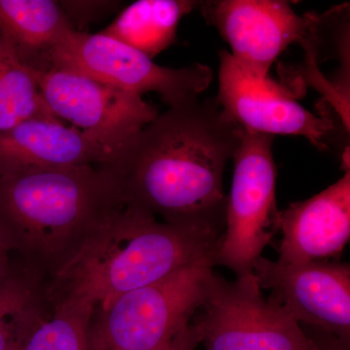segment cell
I'll return each mask as SVG.
<instances>
[{
    "label": "cell",
    "mask_w": 350,
    "mask_h": 350,
    "mask_svg": "<svg viewBox=\"0 0 350 350\" xmlns=\"http://www.w3.org/2000/svg\"><path fill=\"white\" fill-rule=\"evenodd\" d=\"M239 135L215 100L170 107L133 137L115 167L126 204L170 224L222 229L223 174Z\"/></svg>",
    "instance_id": "1"
},
{
    "label": "cell",
    "mask_w": 350,
    "mask_h": 350,
    "mask_svg": "<svg viewBox=\"0 0 350 350\" xmlns=\"http://www.w3.org/2000/svg\"><path fill=\"white\" fill-rule=\"evenodd\" d=\"M209 225L170 224L126 204L105 216L50 271L44 297L52 310L91 321L119 297L184 267L211 262L223 231Z\"/></svg>",
    "instance_id": "2"
},
{
    "label": "cell",
    "mask_w": 350,
    "mask_h": 350,
    "mask_svg": "<svg viewBox=\"0 0 350 350\" xmlns=\"http://www.w3.org/2000/svg\"><path fill=\"white\" fill-rule=\"evenodd\" d=\"M126 204L116 167L0 165V223L38 273L52 271L92 228Z\"/></svg>",
    "instance_id": "3"
},
{
    "label": "cell",
    "mask_w": 350,
    "mask_h": 350,
    "mask_svg": "<svg viewBox=\"0 0 350 350\" xmlns=\"http://www.w3.org/2000/svg\"><path fill=\"white\" fill-rule=\"evenodd\" d=\"M214 266L190 265L119 297L92 319L91 350H158L170 344L206 303Z\"/></svg>",
    "instance_id": "4"
},
{
    "label": "cell",
    "mask_w": 350,
    "mask_h": 350,
    "mask_svg": "<svg viewBox=\"0 0 350 350\" xmlns=\"http://www.w3.org/2000/svg\"><path fill=\"white\" fill-rule=\"evenodd\" d=\"M47 68L75 71L133 96L157 93L170 107L199 100L213 78V70L204 64L165 68L101 32L76 29L50 53Z\"/></svg>",
    "instance_id": "5"
},
{
    "label": "cell",
    "mask_w": 350,
    "mask_h": 350,
    "mask_svg": "<svg viewBox=\"0 0 350 350\" xmlns=\"http://www.w3.org/2000/svg\"><path fill=\"white\" fill-rule=\"evenodd\" d=\"M273 142L271 135L241 130L232 156L234 177L226 202V229L215 262L237 276L253 273L255 262L280 231Z\"/></svg>",
    "instance_id": "6"
},
{
    "label": "cell",
    "mask_w": 350,
    "mask_h": 350,
    "mask_svg": "<svg viewBox=\"0 0 350 350\" xmlns=\"http://www.w3.org/2000/svg\"><path fill=\"white\" fill-rule=\"evenodd\" d=\"M193 325L206 350H315L300 324L265 298L253 273L228 282L217 275Z\"/></svg>",
    "instance_id": "7"
},
{
    "label": "cell",
    "mask_w": 350,
    "mask_h": 350,
    "mask_svg": "<svg viewBox=\"0 0 350 350\" xmlns=\"http://www.w3.org/2000/svg\"><path fill=\"white\" fill-rule=\"evenodd\" d=\"M31 69L53 115L116 152L120 158L133 137L159 115L142 96L75 71Z\"/></svg>",
    "instance_id": "8"
},
{
    "label": "cell",
    "mask_w": 350,
    "mask_h": 350,
    "mask_svg": "<svg viewBox=\"0 0 350 350\" xmlns=\"http://www.w3.org/2000/svg\"><path fill=\"white\" fill-rule=\"evenodd\" d=\"M219 91L215 98L226 118L241 130L271 135H298L320 150L334 129L328 117L317 116L297 103L291 93L269 76L246 70L221 50Z\"/></svg>",
    "instance_id": "9"
},
{
    "label": "cell",
    "mask_w": 350,
    "mask_h": 350,
    "mask_svg": "<svg viewBox=\"0 0 350 350\" xmlns=\"http://www.w3.org/2000/svg\"><path fill=\"white\" fill-rule=\"evenodd\" d=\"M198 9L229 44L232 59L260 76H269L290 44L308 38L314 19V13L298 15L282 0H207Z\"/></svg>",
    "instance_id": "10"
},
{
    "label": "cell",
    "mask_w": 350,
    "mask_h": 350,
    "mask_svg": "<svg viewBox=\"0 0 350 350\" xmlns=\"http://www.w3.org/2000/svg\"><path fill=\"white\" fill-rule=\"evenodd\" d=\"M253 273L262 289L271 290V298L299 324L350 340L349 264H282L260 257Z\"/></svg>",
    "instance_id": "11"
},
{
    "label": "cell",
    "mask_w": 350,
    "mask_h": 350,
    "mask_svg": "<svg viewBox=\"0 0 350 350\" xmlns=\"http://www.w3.org/2000/svg\"><path fill=\"white\" fill-rule=\"evenodd\" d=\"M280 231L282 264L340 256L350 238V170L319 194L280 211Z\"/></svg>",
    "instance_id": "12"
},
{
    "label": "cell",
    "mask_w": 350,
    "mask_h": 350,
    "mask_svg": "<svg viewBox=\"0 0 350 350\" xmlns=\"http://www.w3.org/2000/svg\"><path fill=\"white\" fill-rule=\"evenodd\" d=\"M120 156L57 120L32 119L0 133V165L116 167Z\"/></svg>",
    "instance_id": "13"
},
{
    "label": "cell",
    "mask_w": 350,
    "mask_h": 350,
    "mask_svg": "<svg viewBox=\"0 0 350 350\" xmlns=\"http://www.w3.org/2000/svg\"><path fill=\"white\" fill-rule=\"evenodd\" d=\"M73 31L59 2L0 0V38L29 68H45L50 53Z\"/></svg>",
    "instance_id": "14"
},
{
    "label": "cell",
    "mask_w": 350,
    "mask_h": 350,
    "mask_svg": "<svg viewBox=\"0 0 350 350\" xmlns=\"http://www.w3.org/2000/svg\"><path fill=\"white\" fill-rule=\"evenodd\" d=\"M199 4L193 0H139L124 9L101 33L153 59L175 42L182 18Z\"/></svg>",
    "instance_id": "15"
},
{
    "label": "cell",
    "mask_w": 350,
    "mask_h": 350,
    "mask_svg": "<svg viewBox=\"0 0 350 350\" xmlns=\"http://www.w3.org/2000/svg\"><path fill=\"white\" fill-rule=\"evenodd\" d=\"M32 119L59 121L46 105L31 68L0 38V133Z\"/></svg>",
    "instance_id": "16"
},
{
    "label": "cell",
    "mask_w": 350,
    "mask_h": 350,
    "mask_svg": "<svg viewBox=\"0 0 350 350\" xmlns=\"http://www.w3.org/2000/svg\"><path fill=\"white\" fill-rule=\"evenodd\" d=\"M44 283L39 273L23 269L0 283V350L19 349L21 340L43 314Z\"/></svg>",
    "instance_id": "17"
},
{
    "label": "cell",
    "mask_w": 350,
    "mask_h": 350,
    "mask_svg": "<svg viewBox=\"0 0 350 350\" xmlns=\"http://www.w3.org/2000/svg\"><path fill=\"white\" fill-rule=\"evenodd\" d=\"M90 324L77 313L51 308L25 334L18 350H91Z\"/></svg>",
    "instance_id": "18"
},
{
    "label": "cell",
    "mask_w": 350,
    "mask_h": 350,
    "mask_svg": "<svg viewBox=\"0 0 350 350\" xmlns=\"http://www.w3.org/2000/svg\"><path fill=\"white\" fill-rule=\"evenodd\" d=\"M113 2L105 1H64L61 6L72 24V21L80 23L88 22L98 18L105 12L109 11Z\"/></svg>",
    "instance_id": "19"
},
{
    "label": "cell",
    "mask_w": 350,
    "mask_h": 350,
    "mask_svg": "<svg viewBox=\"0 0 350 350\" xmlns=\"http://www.w3.org/2000/svg\"><path fill=\"white\" fill-rule=\"evenodd\" d=\"M312 338L315 350H350V340H342L331 334L312 329Z\"/></svg>",
    "instance_id": "20"
},
{
    "label": "cell",
    "mask_w": 350,
    "mask_h": 350,
    "mask_svg": "<svg viewBox=\"0 0 350 350\" xmlns=\"http://www.w3.org/2000/svg\"><path fill=\"white\" fill-rule=\"evenodd\" d=\"M200 342L199 334L192 323L170 344L158 350H196Z\"/></svg>",
    "instance_id": "21"
},
{
    "label": "cell",
    "mask_w": 350,
    "mask_h": 350,
    "mask_svg": "<svg viewBox=\"0 0 350 350\" xmlns=\"http://www.w3.org/2000/svg\"><path fill=\"white\" fill-rule=\"evenodd\" d=\"M13 251H16V248L12 239L9 236L4 226L0 223V253L10 254Z\"/></svg>",
    "instance_id": "22"
},
{
    "label": "cell",
    "mask_w": 350,
    "mask_h": 350,
    "mask_svg": "<svg viewBox=\"0 0 350 350\" xmlns=\"http://www.w3.org/2000/svg\"><path fill=\"white\" fill-rule=\"evenodd\" d=\"M10 254H4V253H0V283L6 280L9 276L12 275L15 271H13L11 268Z\"/></svg>",
    "instance_id": "23"
},
{
    "label": "cell",
    "mask_w": 350,
    "mask_h": 350,
    "mask_svg": "<svg viewBox=\"0 0 350 350\" xmlns=\"http://www.w3.org/2000/svg\"><path fill=\"white\" fill-rule=\"evenodd\" d=\"M16 350H18V349H16Z\"/></svg>",
    "instance_id": "24"
}]
</instances>
